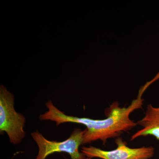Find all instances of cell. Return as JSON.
Returning a JSON list of instances; mask_svg holds the SVG:
<instances>
[{"label":"cell","instance_id":"6da1fadb","mask_svg":"<svg viewBox=\"0 0 159 159\" xmlns=\"http://www.w3.org/2000/svg\"><path fill=\"white\" fill-rule=\"evenodd\" d=\"M148 87L146 85L142 87L136 99L133 100L128 107H121L119 102H114L105 111L106 119L71 117V122L82 124L86 127L82 145L97 140H100L105 145L108 139L120 137L124 132L131 130L137 126L138 123L131 119L129 116L134 111L142 108L144 100L142 96Z\"/></svg>","mask_w":159,"mask_h":159},{"label":"cell","instance_id":"7a4b0ae2","mask_svg":"<svg viewBox=\"0 0 159 159\" xmlns=\"http://www.w3.org/2000/svg\"><path fill=\"white\" fill-rule=\"evenodd\" d=\"M14 97L6 87H0V133L6 132L9 141L14 145L19 144L25 137L24 129L26 119L15 111Z\"/></svg>","mask_w":159,"mask_h":159},{"label":"cell","instance_id":"3957f363","mask_svg":"<svg viewBox=\"0 0 159 159\" xmlns=\"http://www.w3.org/2000/svg\"><path fill=\"white\" fill-rule=\"evenodd\" d=\"M85 129H75L70 137L61 142L48 140L39 131L31 133V136L39 147V152L35 159H46L55 152L68 153L71 159H85L86 157L80 152L79 147L82 145Z\"/></svg>","mask_w":159,"mask_h":159},{"label":"cell","instance_id":"277c9868","mask_svg":"<svg viewBox=\"0 0 159 159\" xmlns=\"http://www.w3.org/2000/svg\"><path fill=\"white\" fill-rule=\"evenodd\" d=\"M117 148L114 150H104L94 146H84L81 148L86 157L101 159H150L154 155L155 148L152 146L131 148L119 137L116 138Z\"/></svg>","mask_w":159,"mask_h":159},{"label":"cell","instance_id":"5b68a950","mask_svg":"<svg viewBox=\"0 0 159 159\" xmlns=\"http://www.w3.org/2000/svg\"><path fill=\"white\" fill-rule=\"evenodd\" d=\"M137 123L142 128L131 137V141L148 136L154 137L159 141V107H155L152 104H148L146 107L145 116Z\"/></svg>","mask_w":159,"mask_h":159},{"label":"cell","instance_id":"8992f818","mask_svg":"<svg viewBox=\"0 0 159 159\" xmlns=\"http://www.w3.org/2000/svg\"><path fill=\"white\" fill-rule=\"evenodd\" d=\"M85 159H92L90 158L87 157Z\"/></svg>","mask_w":159,"mask_h":159}]
</instances>
